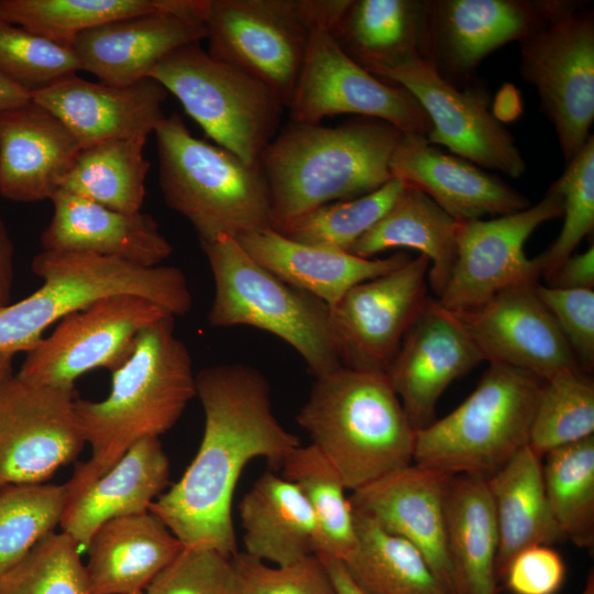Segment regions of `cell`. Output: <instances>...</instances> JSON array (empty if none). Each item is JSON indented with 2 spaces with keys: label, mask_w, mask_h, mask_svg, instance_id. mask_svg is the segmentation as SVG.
Wrapping results in <instances>:
<instances>
[{
  "label": "cell",
  "mask_w": 594,
  "mask_h": 594,
  "mask_svg": "<svg viewBox=\"0 0 594 594\" xmlns=\"http://www.w3.org/2000/svg\"><path fill=\"white\" fill-rule=\"evenodd\" d=\"M196 396L205 414L199 449L148 512L184 547L210 548L232 558L238 552L232 501L242 471L257 458L271 470H280L301 443L276 418L270 384L253 366L232 363L201 370Z\"/></svg>",
  "instance_id": "1"
},
{
  "label": "cell",
  "mask_w": 594,
  "mask_h": 594,
  "mask_svg": "<svg viewBox=\"0 0 594 594\" xmlns=\"http://www.w3.org/2000/svg\"><path fill=\"white\" fill-rule=\"evenodd\" d=\"M173 316L143 329L125 362L112 373L101 400L77 397L75 414L90 458L65 483L76 495L112 468L135 443L172 429L196 396V374Z\"/></svg>",
  "instance_id": "2"
},
{
  "label": "cell",
  "mask_w": 594,
  "mask_h": 594,
  "mask_svg": "<svg viewBox=\"0 0 594 594\" xmlns=\"http://www.w3.org/2000/svg\"><path fill=\"white\" fill-rule=\"evenodd\" d=\"M402 133L376 119L336 127L290 121L258 158L270 190L272 229L283 232L308 212L358 198L393 178Z\"/></svg>",
  "instance_id": "3"
},
{
  "label": "cell",
  "mask_w": 594,
  "mask_h": 594,
  "mask_svg": "<svg viewBox=\"0 0 594 594\" xmlns=\"http://www.w3.org/2000/svg\"><path fill=\"white\" fill-rule=\"evenodd\" d=\"M296 421L352 492L413 463L416 430L384 372L315 377Z\"/></svg>",
  "instance_id": "4"
},
{
  "label": "cell",
  "mask_w": 594,
  "mask_h": 594,
  "mask_svg": "<svg viewBox=\"0 0 594 594\" xmlns=\"http://www.w3.org/2000/svg\"><path fill=\"white\" fill-rule=\"evenodd\" d=\"M164 200L200 241L272 229L270 190L258 164L191 134L178 113L154 130Z\"/></svg>",
  "instance_id": "5"
},
{
  "label": "cell",
  "mask_w": 594,
  "mask_h": 594,
  "mask_svg": "<svg viewBox=\"0 0 594 594\" xmlns=\"http://www.w3.org/2000/svg\"><path fill=\"white\" fill-rule=\"evenodd\" d=\"M200 245L215 282L211 326L267 331L298 352L315 377L342 366L323 301L261 266L235 238L222 235Z\"/></svg>",
  "instance_id": "6"
},
{
  "label": "cell",
  "mask_w": 594,
  "mask_h": 594,
  "mask_svg": "<svg viewBox=\"0 0 594 594\" xmlns=\"http://www.w3.org/2000/svg\"><path fill=\"white\" fill-rule=\"evenodd\" d=\"M544 381L492 363L453 411L416 431L413 462L488 479L529 442Z\"/></svg>",
  "instance_id": "7"
},
{
  "label": "cell",
  "mask_w": 594,
  "mask_h": 594,
  "mask_svg": "<svg viewBox=\"0 0 594 594\" xmlns=\"http://www.w3.org/2000/svg\"><path fill=\"white\" fill-rule=\"evenodd\" d=\"M217 145L255 164L277 134L285 107L260 80L210 56L199 43L165 57L151 73Z\"/></svg>",
  "instance_id": "8"
},
{
  "label": "cell",
  "mask_w": 594,
  "mask_h": 594,
  "mask_svg": "<svg viewBox=\"0 0 594 594\" xmlns=\"http://www.w3.org/2000/svg\"><path fill=\"white\" fill-rule=\"evenodd\" d=\"M521 77L532 85L565 162L594 120V15L574 1H548L546 22L519 42Z\"/></svg>",
  "instance_id": "9"
},
{
  "label": "cell",
  "mask_w": 594,
  "mask_h": 594,
  "mask_svg": "<svg viewBox=\"0 0 594 594\" xmlns=\"http://www.w3.org/2000/svg\"><path fill=\"white\" fill-rule=\"evenodd\" d=\"M315 22L311 0H207L208 54L263 82L287 109Z\"/></svg>",
  "instance_id": "10"
},
{
  "label": "cell",
  "mask_w": 594,
  "mask_h": 594,
  "mask_svg": "<svg viewBox=\"0 0 594 594\" xmlns=\"http://www.w3.org/2000/svg\"><path fill=\"white\" fill-rule=\"evenodd\" d=\"M172 316L160 305L133 294L100 298L58 321L54 331L25 353L15 374L22 381L52 387H75L85 373L121 366L140 332ZM174 317V316H173Z\"/></svg>",
  "instance_id": "11"
},
{
  "label": "cell",
  "mask_w": 594,
  "mask_h": 594,
  "mask_svg": "<svg viewBox=\"0 0 594 594\" xmlns=\"http://www.w3.org/2000/svg\"><path fill=\"white\" fill-rule=\"evenodd\" d=\"M290 121L317 124L326 117L359 114L385 121L404 134L427 136L431 122L405 88L387 84L352 61L326 22L311 28L302 67L287 107Z\"/></svg>",
  "instance_id": "12"
},
{
  "label": "cell",
  "mask_w": 594,
  "mask_h": 594,
  "mask_svg": "<svg viewBox=\"0 0 594 594\" xmlns=\"http://www.w3.org/2000/svg\"><path fill=\"white\" fill-rule=\"evenodd\" d=\"M562 197L550 186L528 208L491 220L458 222L455 264L438 301L455 314L479 308L497 293L538 283L541 268L528 258L525 243L543 222L562 217Z\"/></svg>",
  "instance_id": "13"
},
{
  "label": "cell",
  "mask_w": 594,
  "mask_h": 594,
  "mask_svg": "<svg viewBox=\"0 0 594 594\" xmlns=\"http://www.w3.org/2000/svg\"><path fill=\"white\" fill-rule=\"evenodd\" d=\"M75 387L37 386L15 374L0 385V486L45 483L86 446Z\"/></svg>",
  "instance_id": "14"
},
{
  "label": "cell",
  "mask_w": 594,
  "mask_h": 594,
  "mask_svg": "<svg viewBox=\"0 0 594 594\" xmlns=\"http://www.w3.org/2000/svg\"><path fill=\"white\" fill-rule=\"evenodd\" d=\"M429 260L400 267L352 287L330 308L332 336L342 365L386 373L427 298Z\"/></svg>",
  "instance_id": "15"
},
{
  "label": "cell",
  "mask_w": 594,
  "mask_h": 594,
  "mask_svg": "<svg viewBox=\"0 0 594 594\" xmlns=\"http://www.w3.org/2000/svg\"><path fill=\"white\" fill-rule=\"evenodd\" d=\"M376 77L408 90L428 114L426 139L487 169L518 178L526 162L510 132L488 109V96L477 86L460 89L424 58L380 73Z\"/></svg>",
  "instance_id": "16"
},
{
  "label": "cell",
  "mask_w": 594,
  "mask_h": 594,
  "mask_svg": "<svg viewBox=\"0 0 594 594\" xmlns=\"http://www.w3.org/2000/svg\"><path fill=\"white\" fill-rule=\"evenodd\" d=\"M421 58L458 87L493 51L520 42L548 16V0H424Z\"/></svg>",
  "instance_id": "17"
},
{
  "label": "cell",
  "mask_w": 594,
  "mask_h": 594,
  "mask_svg": "<svg viewBox=\"0 0 594 594\" xmlns=\"http://www.w3.org/2000/svg\"><path fill=\"white\" fill-rule=\"evenodd\" d=\"M461 318L428 297L386 371L416 431L436 420L443 392L483 362Z\"/></svg>",
  "instance_id": "18"
},
{
  "label": "cell",
  "mask_w": 594,
  "mask_h": 594,
  "mask_svg": "<svg viewBox=\"0 0 594 594\" xmlns=\"http://www.w3.org/2000/svg\"><path fill=\"white\" fill-rule=\"evenodd\" d=\"M537 284L506 288L479 308L457 315L484 361L522 370L546 382L579 364L537 295Z\"/></svg>",
  "instance_id": "19"
},
{
  "label": "cell",
  "mask_w": 594,
  "mask_h": 594,
  "mask_svg": "<svg viewBox=\"0 0 594 594\" xmlns=\"http://www.w3.org/2000/svg\"><path fill=\"white\" fill-rule=\"evenodd\" d=\"M453 474L411 463L359 490L352 508L415 546L450 594H459L446 536L444 504Z\"/></svg>",
  "instance_id": "20"
},
{
  "label": "cell",
  "mask_w": 594,
  "mask_h": 594,
  "mask_svg": "<svg viewBox=\"0 0 594 594\" xmlns=\"http://www.w3.org/2000/svg\"><path fill=\"white\" fill-rule=\"evenodd\" d=\"M389 168L393 177L427 195L457 222L499 217L530 206L526 196L499 177L439 150L424 135L403 134Z\"/></svg>",
  "instance_id": "21"
},
{
  "label": "cell",
  "mask_w": 594,
  "mask_h": 594,
  "mask_svg": "<svg viewBox=\"0 0 594 594\" xmlns=\"http://www.w3.org/2000/svg\"><path fill=\"white\" fill-rule=\"evenodd\" d=\"M167 94L153 78L112 86L73 75L32 94V100L59 118L82 150L111 140L150 135L165 118L162 107Z\"/></svg>",
  "instance_id": "22"
},
{
  "label": "cell",
  "mask_w": 594,
  "mask_h": 594,
  "mask_svg": "<svg viewBox=\"0 0 594 594\" xmlns=\"http://www.w3.org/2000/svg\"><path fill=\"white\" fill-rule=\"evenodd\" d=\"M80 151L67 125L33 100L0 112V195L18 202L51 200Z\"/></svg>",
  "instance_id": "23"
},
{
  "label": "cell",
  "mask_w": 594,
  "mask_h": 594,
  "mask_svg": "<svg viewBox=\"0 0 594 594\" xmlns=\"http://www.w3.org/2000/svg\"><path fill=\"white\" fill-rule=\"evenodd\" d=\"M206 40L202 21L166 11L123 18L80 33L73 42L81 70L101 82L129 86L150 78L170 53Z\"/></svg>",
  "instance_id": "24"
},
{
  "label": "cell",
  "mask_w": 594,
  "mask_h": 594,
  "mask_svg": "<svg viewBox=\"0 0 594 594\" xmlns=\"http://www.w3.org/2000/svg\"><path fill=\"white\" fill-rule=\"evenodd\" d=\"M54 211L41 234L43 250L91 253L141 267H155L173 248L155 219L144 212L123 213L58 189Z\"/></svg>",
  "instance_id": "25"
},
{
  "label": "cell",
  "mask_w": 594,
  "mask_h": 594,
  "mask_svg": "<svg viewBox=\"0 0 594 594\" xmlns=\"http://www.w3.org/2000/svg\"><path fill=\"white\" fill-rule=\"evenodd\" d=\"M237 240L261 266L329 308L352 287L389 273L411 258L405 252L386 258H364L340 249L299 243L273 229L248 233Z\"/></svg>",
  "instance_id": "26"
},
{
  "label": "cell",
  "mask_w": 594,
  "mask_h": 594,
  "mask_svg": "<svg viewBox=\"0 0 594 594\" xmlns=\"http://www.w3.org/2000/svg\"><path fill=\"white\" fill-rule=\"evenodd\" d=\"M86 548L89 594H139L184 546L160 518L146 512L107 521Z\"/></svg>",
  "instance_id": "27"
},
{
  "label": "cell",
  "mask_w": 594,
  "mask_h": 594,
  "mask_svg": "<svg viewBox=\"0 0 594 594\" xmlns=\"http://www.w3.org/2000/svg\"><path fill=\"white\" fill-rule=\"evenodd\" d=\"M168 483L169 461L160 439L141 440L103 475L68 497L62 531L86 548L107 521L148 512Z\"/></svg>",
  "instance_id": "28"
},
{
  "label": "cell",
  "mask_w": 594,
  "mask_h": 594,
  "mask_svg": "<svg viewBox=\"0 0 594 594\" xmlns=\"http://www.w3.org/2000/svg\"><path fill=\"white\" fill-rule=\"evenodd\" d=\"M244 552L288 565L322 550L317 518L300 490L272 471L261 475L239 504Z\"/></svg>",
  "instance_id": "29"
},
{
  "label": "cell",
  "mask_w": 594,
  "mask_h": 594,
  "mask_svg": "<svg viewBox=\"0 0 594 594\" xmlns=\"http://www.w3.org/2000/svg\"><path fill=\"white\" fill-rule=\"evenodd\" d=\"M424 0H338L327 28L339 47L377 76L421 58Z\"/></svg>",
  "instance_id": "30"
},
{
  "label": "cell",
  "mask_w": 594,
  "mask_h": 594,
  "mask_svg": "<svg viewBox=\"0 0 594 594\" xmlns=\"http://www.w3.org/2000/svg\"><path fill=\"white\" fill-rule=\"evenodd\" d=\"M541 460L527 444L486 479L498 528V581L512 558L522 549L565 540L546 496Z\"/></svg>",
  "instance_id": "31"
},
{
  "label": "cell",
  "mask_w": 594,
  "mask_h": 594,
  "mask_svg": "<svg viewBox=\"0 0 594 594\" xmlns=\"http://www.w3.org/2000/svg\"><path fill=\"white\" fill-rule=\"evenodd\" d=\"M444 517L459 594H498V528L486 479L453 474L447 490Z\"/></svg>",
  "instance_id": "32"
},
{
  "label": "cell",
  "mask_w": 594,
  "mask_h": 594,
  "mask_svg": "<svg viewBox=\"0 0 594 594\" xmlns=\"http://www.w3.org/2000/svg\"><path fill=\"white\" fill-rule=\"evenodd\" d=\"M458 222L424 193L408 187L391 210L348 252L371 258L386 250L408 248L429 260L428 282L436 299L443 294L458 253Z\"/></svg>",
  "instance_id": "33"
},
{
  "label": "cell",
  "mask_w": 594,
  "mask_h": 594,
  "mask_svg": "<svg viewBox=\"0 0 594 594\" xmlns=\"http://www.w3.org/2000/svg\"><path fill=\"white\" fill-rule=\"evenodd\" d=\"M353 512L355 543L341 562L364 594H450L415 546Z\"/></svg>",
  "instance_id": "34"
},
{
  "label": "cell",
  "mask_w": 594,
  "mask_h": 594,
  "mask_svg": "<svg viewBox=\"0 0 594 594\" xmlns=\"http://www.w3.org/2000/svg\"><path fill=\"white\" fill-rule=\"evenodd\" d=\"M191 0H0V20L72 47L82 32L108 22L166 11L189 15Z\"/></svg>",
  "instance_id": "35"
},
{
  "label": "cell",
  "mask_w": 594,
  "mask_h": 594,
  "mask_svg": "<svg viewBox=\"0 0 594 594\" xmlns=\"http://www.w3.org/2000/svg\"><path fill=\"white\" fill-rule=\"evenodd\" d=\"M147 136L140 134L82 148L61 189L119 212H140L151 167L143 156Z\"/></svg>",
  "instance_id": "36"
},
{
  "label": "cell",
  "mask_w": 594,
  "mask_h": 594,
  "mask_svg": "<svg viewBox=\"0 0 594 594\" xmlns=\"http://www.w3.org/2000/svg\"><path fill=\"white\" fill-rule=\"evenodd\" d=\"M542 479L554 520L565 540L594 547V436L543 455Z\"/></svg>",
  "instance_id": "37"
},
{
  "label": "cell",
  "mask_w": 594,
  "mask_h": 594,
  "mask_svg": "<svg viewBox=\"0 0 594 594\" xmlns=\"http://www.w3.org/2000/svg\"><path fill=\"white\" fill-rule=\"evenodd\" d=\"M280 470L300 490L317 518L322 537L319 553L343 559L355 543L354 512L336 468L310 443L297 447Z\"/></svg>",
  "instance_id": "38"
},
{
  "label": "cell",
  "mask_w": 594,
  "mask_h": 594,
  "mask_svg": "<svg viewBox=\"0 0 594 594\" xmlns=\"http://www.w3.org/2000/svg\"><path fill=\"white\" fill-rule=\"evenodd\" d=\"M594 436V382L581 367L564 370L543 383L534 415L529 447L548 452Z\"/></svg>",
  "instance_id": "39"
},
{
  "label": "cell",
  "mask_w": 594,
  "mask_h": 594,
  "mask_svg": "<svg viewBox=\"0 0 594 594\" xmlns=\"http://www.w3.org/2000/svg\"><path fill=\"white\" fill-rule=\"evenodd\" d=\"M67 501L65 484L0 486V576L55 532Z\"/></svg>",
  "instance_id": "40"
},
{
  "label": "cell",
  "mask_w": 594,
  "mask_h": 594,
  "mask_svg": "<svg viewBox=\"0 0 594 594\" xmlns=\"http://www.w3.org/2000/svg\"><path fill=\"white\" fill-rule=\"evenodd\" d=\"M406 188L393 177L366 195L323 205L280 233L299 243L348 251L391 210Z\"/></svg>",
  "instance_id": "41"
},
{
  "label": "cell",
  "mask_w": 594,
  "mask_h": 594,
  "mask_svg": "<svg viewBox=\"0 0 594 594\" xmlns=\"http://www.w3.org/2000/svg\"><path fill=\"white\" fill-rule=\"evenodd\" d=\"M0 594H89L79 544L63 531L46 536L0 576Z\"/></svg>",
  "instance_id": "42"
},
{
  "label": "cell",
  "mask_w": 594,
  "mask_h": 594,
  "mask_svg": "<svg viewBox=\"0 0 594 594\" xmlns=\"http://www.w3.org/2000/svg\"><path fill=\"white\" fill-rule=\"evenodd\" d=\"M551 186L561 195L563 226L554 242L537 261L548 279L594 228V136L566 164Z\"/></svg>",
  "instance_id": "43"
},
{
  "label": "cell",
  "mask_w": 594,
  "mask_h": 594,
  "mask_svg": "<svg viewBox=\"0 0 594 594\" xmlns=\"http://www.w3.org/2000/svg\"><path fill=\"white\" fill-rule=\"evenodd\" d=\"M79 70L72 47L0 20V73L31 96Z\"/></svg>",
  "instance_id": "44"
},
{
  "label": "cell",
  "mask_w": 594,
  "mask_h": 594,
  "mask_svg": "<svg viewBox=\"0 0 594 594\" xmlns=\"http://www.w3.org/2000/svg\"><path fill=\"white\" fill-rule=\"evenodd\" d=\"M144 594H240L232 558L205 547H184Z\"/></svg>",
  "instance_id": "45"
},
{
  "label": "cell",
  "mask_w": 594,
  "mask_h": 594,
  "mask_svg": "<svg viewBox=\"0 0 594 594\" xmlns=\"http://www.w3.org/2000/svg\"><path fill=\"white\" fill-rule=\"evenodd\" d=\"M232 562L240 594H338L317 554L288 565H268L243 551Z\"/></svg>",
  "instance_id": "46"
},
{
  "label": "cell",
  "mask_w": 594,
  "mask_h": 594,
  "mask_svg": "<svg viewBox=\"0 0 594 594\" xmlns=\"http://www.w3.org/2000/svg\"><path fill=\"white\" fill-rule=\"evenodd\" d=\"M536 292L552 315L579 366L594 367V289H563L536 285Z\"/></svg>",
  "instance_id": "47"
},
{
  "label": "cell",
  "mask_w": 594,
  "mask_h": 594,
  "mask_svg": "<svg viewBox=\"0 0 594 594\" xmlns=\"http://www.w3.org/2000/svg\"><path fill=\"white\" fill-rule=\"evenodd\" d=\"M565 573L560 553L552 546L538 544L516 553L501 580L513 594H557Z\"/></svg>",
  "instance_id": "48"
},
{
  "label": "cell",
  "mask_w": 594,
  "mask_h": 594,
  "mask_svg": "<svg viewBox=\"0 0 594 594\" xmlns=\"http://www.w3.org/2000/svg\"><path fill=\"white\" fill-rule=\"evenodd\" d=\"M547 282L563 289H594V244L568 257Z\"/></svg>",
  "instance_id": "49"
},
{
  "label": "cell",
  "mask_w": 594,
  "mask_h": 594,
  "mask_svg": "<svg viewBox=\"0 0 594 594\" xmlns=\"http://www.w3.org/2000/svg\"><path fill=\"white\" fill-rule=\"evenodd\" d=\"M14 282V246L0 218V308L10 305Z\"/></svg>",
  "instance_id": "50"
},
{
  "label": "cell",
  "mask_w": 594,
  "mask_h": 594,
  "mask_svg": "<svg viewBox=\"0 0 594 594\" xmlns=\"http://www.w3.org/2000/svg\"><path fill=\"white\" fill-rule=\"evenodd\" d=\"M317 556L326 565L338 594H364L348 574L340 559L327 553Z\"/></svg>",
  "instance_id": "51"
},
{
  "label": "cell",
  "mask_w": 594,
  "mask_h": 594,
  "mask_svg": "<svg viewBox=\"0 0 594 594\" xmlns=\"http://www.w3.org/2000/svg\"><path fill=\"white\" fill-rule=\"evenodd\" d=\"M32 100V96L0 73V112L22 106Z\"/></svg>",
  "instance_id": "52"
},
{
  "label": "cell",
  "mask_w": 594,
  "mask_h": 594,
  "mask_svg": "<svg viewBox=\"0 0 594 594\" xmlns=\"http://www.w3.org/2000/svg\"><path fill=\"white\" fill-rule=\"evenodd\" d=\"M14 354L0 353V385L13 376Z\"/></svg>",
  "instance_id": "53"
},
{
  "label": "cell",
  "mask_w": 594,
  "mask_h": 594,
  "mask_svg": "<svg viewBox=\"0 0 594 594\" xmlns=\"http://www.w3.org/2000/svg\"><path fill=\"white\" fill-rule=\"evenodd\" d=\"M581 594H594V574L591 572L587 576L585 586Z\"/></svg>",
  "instance_id": "54"
},
{
  "label": "cell",
  "mask_w": 594,
  "mask_h": 594,
  "mask_svg": "<svg viewBox=\"0 0 594 594\" xmlns=\"http://www.w3.org/2000/svg\"><path fill=\"white\" fill-rule=\"evenodd\" d=\"M139 594H144V593H139Z\"/></svg>",
  "instance_id": "55"
}]
</instances>
